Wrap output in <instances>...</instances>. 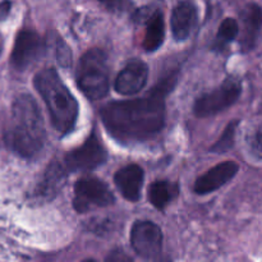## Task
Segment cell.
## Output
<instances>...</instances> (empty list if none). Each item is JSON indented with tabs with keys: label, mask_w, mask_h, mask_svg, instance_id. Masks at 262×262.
I'll list each match as a JSON object with an SVG mask.
<instances>
[{
	"label": "cell",
	"mask_w": 262,
	"mask_h": 262,
	"mask_svg": "<svg viewBox=\"0 0 262 262\" xmlns=\"http://www.w3.org/2000/svg\"><path fill=\"white\" fill-rule=\"evenodd\" d=\"M177 77L161 81L146 96L109 102L100 110L102 124L110 136L122 142L152 138L165 125V96L173 90Z\"/></svg>",
	"instance_id": "obj_1"
},
{
	"label": "cell",
	"mask_w": 262,
	"mask_h": 262,
	"mask_svg": "<svg viewBox=\"0 0 262 262\" xmlns=\"http://www.w3.org/2000/svg\"><path fill=\"white\" fill-rule=\"evenodd\" d=\"M9 150L23 159H33L42 151L46 129L37 102L31 95L20 94L12 105L9 122L4 130Z\"/></svg>",
	"instance_id": "obj_2"
},
{
	"label": "cell",
	"mask_w": 262,
	"mask_h": 262,
	"mask_svg": "<svg viewBox=\"0 0 262 262\" xmlns=\"http://www.w3.org/2000/svg\"><path fill=\"white\" fill-rule=\"evenodd\" d=\"M33 84L46 104L54 128L61 135L71 133L78 119V102L58 72L42 69L35 76Z\"/></svg>",
	"instance_id": "obj_3"
},
{
	"label": "cell",
	"mask_w": 262,
	"mask_h": 262,
	"mask_svg": "<svg viewBox=\"0 0 262 262\" xmlns=\"http://www.w3.org/2000/svg\"><path fill=\"white\" fill-rule=\"evenodd\" d=\"M77 84L90 100L105 97L110 89V69L107 56L101 49H90L79 59L76 73Z\"/></svg>",
	"instance_id": "obj_4"
},
{
	"label": "cell",
	"mask_w": 262,
	"mask_h": 262,
	"mask_svg": "<svg viewBox=\"0 0 262 262\" xmlns=\"http://www.w3.org/2000/svg\"><path fill=\"white\" fill-rule=\"evenodd\" d=\"M114 201L115 197L107 184L96 177H82L74 184L73 207L78 214L107 207Z\"/></svg>",
	"instance_id": "obj_5"
},
{
	"label": "cell",
	"mask_w": 262,
	"mask_h": 262,
	"mask_svg": "<svg viewBox=\"0 0 262 262\" xmlns=\"http://www.w3.org/2000/svg\"><path fill=\"white\" fill-rule=\"evenodd\" d=\"M242 86L235 78H228L217 89L201 95L193 105V113L199 118H209L232 106L239 99Z\"/></svg>",
	"instance_id": "obj_6"
},
{
	"label": "cell",
	"mask_w": 262,
	"mask_h": 262,
	"mask_svg": "<svg viewBox=\"0 0 262 262\" xmlns=\"http://www.w3.org/2000/svg\"><path fill=\"white\" fill-rule=\"evenodd\" d=\"M107 154L95 133H91L79 147L64 155L61 165L67 173L94 170L106 161Z\"/></svg>",
	"instance_id": "obj_7"
},
{
	"label": "cell",
	"mask_w": 262,
	"mask_h": 262,
	"mask_svg": "<svg viewBox=\"0 0 262 262\" xmlns=\"http://www.w3.org/2000/svg\"><path fill=\"white\" fill-rule=\"evenodd\" d=\"M130 246L142 258H156L163 248V232L148 220H138L130 229Z\"/></svg>",
	"instance_id": "obj_8"
},
{
	"label": "cell",
	"mask_w": 262,
	"mask_h": 262,
	"mask_svg": "<svg viewBox=\"0 0 262 262\" xmlns=\"http://www.w3.org/2000/svg\"><path fill=\"white\" fill-rule=\"evenodd\" d=\"M43 49L45 45L37 32L31 30L20 31L15 37L12 55H10V64L17 71H25L36 60H38Z\"/></svg>",
	"instance_id": "obj_9"
},
{
	"label": "cell",
	"mask_w": 262,
	"mask_h": 262,
	"mask_svg": "<svg viewBox=\"0 0 262 262\" xmlns=\"http://www.w3.org/2000/svg\"><path fill=\"white\" fill-rule=\"evenodd\" d=\"M148 78V67L142 60H132L118 74L114 89L118 94L130 96L145 87Z\"/></svg>",
	"instance_id": "obj_10"
},
{
	"label": "cell",
	"mask_w": 262,
	"mask_h": 262,
	"mask_svg": "<svg viewBox=\"0 0 262 262\" xmlns=\"http://www.w3.org/2000/svg\"><path fill=\"white\" fill-rule=\"evenodd\" d=\"M199 22V9L192 0H182L171 12V32L177 41H184L192 35Z\"/></svg>",
	"instance_id": "obj_11"
},
{
	"label": "cell",
	"mask_w": 262,
	"mask_h": 262,
	"mask_svg": "<svg viewBox=\"0 0 262 262\" xmlns=\"http://www.w3.org/2000/svg\"><path fill=\"white\" fill-rule=\"evenodd\" d=\"M239 170V165L234 161H225L217 164L210 169L207 173L200 177L193 186V191L197 194H207L216 191L220 187L227 184Z\"/></svg>",
	"instance_id": "obj_12"
},
{
	"label": "cell",
	"mask_w": 262,
	"mask_h": 262,
	"mask_svg": "<svg viewBox=\"0 0 262 262\" xmlns=\"http://www.w3.org/2000/svg\"><path fill=\"white\" fill-rule=\"evenodd\" d=\"M241 18L243 26L239 40L241 48L243 51H251L262 38V8L257 4L247 5Z\"/></svg>",
	"instance_id": "obj_13"
},
{
	"label": "cell",
	"mask_w": 262,
	"mask_h": 262,
	"mask_svg": "<svg viewBox=\"0 0 262 262\" xmlns=\"http://www.w3.org/2000/svg\"><path fill=\"white\" fill-rule=\"evenodd\" d=\"M143 179H145L143 169L136 164H130L115 173L114 183L125 200L137 202L141 197Z\"/></svg>",
	"instance_id": "obj_14"
},
{
	"label": "cell",
	"mask_w": 262,
	"mask_h": 262,
	"mask_svg": "<svg viewBox=\"0 0 262 262\" xmlns=\"http://www.w3.org/2000/svg\"><path fill=\"white\" fill-rule=\"evenodd\" d=\"M164 38H165L164 14L160 10H155L147 20V28H146L145 40H143V49L147 53L156 51L163 45Z\"/></svg>",
	"instance_id": "obj_15"
},
{
	"label": "cell",
	"mask_w": 262,
	"mask_h": 262,
	"mask_svg": "<svg viewBox=\"0 0 262 262\" xmlns=\"http://www.w3.org/2000/svg\"><path fill=\"white\" fill-rule=\"evenodd\" d=\"M66 169L63 168L61 163H53L49 165L48 170L45 171L42 182L38 184L37 194L38 197H45V199H51L54 194L58 192V189L61 187V183L64 182L67 177Z\"/></svg>",
	"instance_id": "obj_16"
},
{
	"label": "cell",
	"mask_w": 262,
	"mask_h": 262,
	"mask_svg": "<svg viewBox=\"0 0 262 262\" xmlns=\"http://www.w3.org/2000/svg\"><path fill=\"white\" fill-rule=\"evenodd\" d=\"M147 196L152 206L164 210L178 196V186L168 181H156L148 187Z\"/></svg>",
	"instance_id": "obj_17"
},
{
	"label": "cell",
	"mask_w": 262,
	"mask_h": 262,
	"mask_svg": "<svg viewBox=\"0 0 262 262\" xmlns=\"http://www.w3.org/2000/svg\"><path fill=\"white\" fill-rule=\"evenodd\" d=\"M238 124H239L238 120H233V122H230L229 124L227 125V128H225L224 132H223L222 137H220L219 140H217V142L211 147L212 152H216V154L228 152V151L234 146L235 132H237Z\"/></svg>",
	"instance_id": "obj_18"
},
{
	"label": "cell",
	"mask_w": 262,
	"mask_h": 262,
	"mask_svg": "<svg viewBox=\"0 0 262 262\" xmlns=\"http://www.w3.org/2000/svg\"><path fill=\"white\" fill-rule=\"evenodd\" d=\"M239 33V26L238 22L233 18H227L220 25L219 31H217V42L220 45H225L228 42H232L235 40Z\"/></svg>",
	"instance_id": "obj_19"
},
{
	"label": "cell",
	"mask_w": 262,
	"mask_h": 262,
	"mask_svg": "<svg viewBox=\"0 0 262 262\" xmlns=\"http://www.w3.org/2000/svg\"><path fill=\"white\" fill-rule=\"evenodd\" d=\"M56 51H58L59 64H60V66H63L64 68H68V67L72 64V51L69 50V48L67 46V43L63 42L61 40H59Z\"/></svg>",
	"instance_id": "obj_20"
},
{
	"label": "cell",
	"mask_w": 262,
	"mask_h": 262,
	"mask_svg": "<svg viewBox=\"0 0 262 262\" xmlns=\"http://www.w3.org/2000/svg\"><path fill=\"white\" fill-rule=\"evenodd\" d=\"M100 3L109 8L113 12H124L129 8V2L128 0H99Z\"/></svg>",
	"instance_id": "obj_21"
},
{
	"label": "cell",
	"mask_w": 262,
	"mask_h": 262,
	"mask_svg": "<svg viewBox=\"0 0 262 262\" xmlns=\"http://www.w3.org/2000/svg\"><path fill=\"white\" fill-rule=\"evenodd\" d=\"M10 9H12V2L10 0H4V2L0 3V22L9 15Z\"/></svg>",
	"instance_id": "obj_22"
},
{
	"label": "cell",
	"mask_w": 262,
	"mask_h": 262,
	"mask_svg": "<svg viewBox=\"0 0 262 262\" xmlns=\"http://www.w3.org/2000/svg\"><path fill=\"white\" fill-rule=\"evenodd\" d=\"M252 147L256 152L262 155V133H257V135L255 136L252 142Z\"/></svg>",
	"instance_id": "obj_23"
}]
</instances>
